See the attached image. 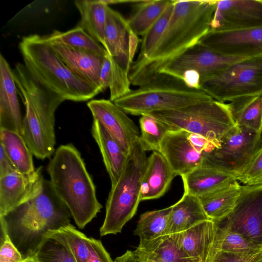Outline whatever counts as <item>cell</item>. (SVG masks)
I'll return each mask as SVG.
<instances>
[{
  "label": "cell",
  "mask_w": 262,
  "mask_h": 262,
  "mask_svg": "<svg viewBox=\"0 0 262 262\" xmlns=\"http://www.w3.org/2000/svg\"><path fill=\"white\" fill-rule=\"evenodd\" d=\"M217 1L175 0L172 14L149 57L129 72L130 83L140 86L169 61L197 43L209 30Z\"/></svg>",
  "instance_id": "1"
},
{
  "label": "cell",
  "mask_w": 262,
  "mask_h": 262,
  "mask_svg": "<svg viewBox=\"0 0 262 262\" xmlns=\"http://www.w3.org/2000/svg\"><path fill=\"white\" fill-rule=\"evenodd\" d=\"M71 212L50 181L44 178L30 199L0 216L3 235H7L23 258L35 254L47 233L71 224Z\"/></svg>",
  "instance_id": "2"
},
{
  "label": "cell",
  "mask_w": 262,
  "mask_h": 262,
  "mask_svg": "<svg viewBox=\"0 0 262 262\" xmlns=\"http://www.w3.org/2000/svg\"><path fill=\"white\" fill-rule=\"evenodd\" d=\"M47 170L55 192L79 228L83 229L100 212L102 206L80 152L72 144L59 146Z\"/></svg>",
  "instance_id": "3"
},
{
  "label": "cell",
  "mask_w": 262,
  "mask_h": 262,
  "mask_svg": "<svg viewBox=\"0 0 262 262\" xmlns=\"http://www.w3.org/2000/svg\"><path fill=\"white\" fill-rule=\"evenodd\" d=\"M13 72L26 109L22 136L36 158L48 157L55 151V111L65 100L35 80L23 63L16 64Z\"/></svg>",
  "instance_id": "4"
},
{
  "label": "cell",
  "mask_w": 262,
  "mask_h": 262,
  "mask_svg": "<svg viewBox=\"0 0 262 262\" xmlns=\"http://www.w3.org/2000/svg\"><path fill=\"white\" fill-rule=\"evenodd\" d=\"M19 48L24 64L33 78L64 100L84 101L100 93L74 73L42 36L23 37Z\"/></svg>",
  "instance_id": "5"
},
{
  "label": "cell",
  "mask_w": 262,
  "mask_h": 262,
  "mask_svg": "<svg viewBox=\"0 0 262 262\" xmlns=\"http://www.w3.org/2000/svg\"><path fill=\"white\" fill-rule=\"evenodd\" d=\"M211 98L201 89L189 88L180 79L158 73L146 83L113 102L126 114L141 116L180 109Z\"/></svg>",
  "instance_id": "6"
},
{
  "label": "cell",
  "mask_w": 262,
  "mask_h": 262,
  "mask_svg": "<svg viewBox=\"0 0 262 262\" xmlns=\"http://www.w3.org/2000/svg\"><path fill=\"white\" fill-rule=\"evenodd\" d=\"M148 157L140 139L129 152L121 174L112 186L106 203L101 236L120 233L125 224L136 214Z\"/></svg>",
  "instance_id": "7"
},
{
  "label": "cell",
  "mask_w": 262,
  "mask_h": 262,
  "mask_svg": "<svg viewBox=\"0 0 262 262\" xmlns=\"http://www.w3.org/2000/svg\"><path fill=\"white\" fill-rule=\"evenodd\" d=\"M147 114L166 123L171 130L183 129L202 136L216 147L235 125L228 103L212 98L180 109Z\"/></svg>",
  "instance_id": "8"
},
{
  "label": "cell",
  "mask_w": 262,
  "mask_h": 262,
  "mask_svg": "<svg viewBox=\"0 0 262 262\" xmlns=\"http://www.w3.org/2000/svg\"><path fill=\"white\" fill-rule=\"evenodd\" d=\"M200 89L220 102L262 97V57L246 58L200 77Z\"/></svg>",
  "instance_id": "9"
},
{
  "label": "cell",
  "mask_w": 262,
  "mask_h": 262,
  "mask_svg": "<svg viewBox=\"0 0 262 262\" xmlns=\"http://www.w3.org/2000/svg\"><path fill=\"white\" fill-rule=\"evenodd\" d=\"M262 146V133L235 125L218 147L205 152L201 166L237 178L241 176Z\"/></svg>",
  "instance_id": "10"
},
{
  "label": "cell",
  "mask_w": 262,
  "mask_h": 262,
  "mask_svg": "<svg viewBox=\"0 0 262 262\" xmlns=\"http://www.w3.org/2000/svg\"><path fill=\"white\" fill-rule=\"evenodd\" d=\"M212 221L217 227L237 233L262 248V184L242 186L231 212Z\"/></svg>",
  "instance_id": "11"
},
{
  "label": "cell",
  "mask_w": 262,
  "mask_h": 262,
  "mask_svg": "<svg viewBox=\"0 0 262 262\" xmlns=\"http://www.w3.org/2000/svg\"><path fill=\"white\" fill-rule=\"evenodd\" d=\"M245 59L223 54L198 42L169 61L159 73L181 79L185 72L193 71L201 77L222 71Z\"/></svg>",
  "instance_id": "12"
},
{
  "label": "cell",
  "mask_w": 262,
  "mask_h": 262,
  "mask_svg": "<svg viewBox=\"0 0 262 262\" xmlns=\"http://www.w3.org/2000/svg\"><path fill=\"white\" fill-rule=\"evenodd\" d=\"M199 42L229 56L261 57L262 26L227 31L209 30Z\"/></svg>",
  "instance_id": "13"
},
{
  "label": "cell",
  "mask_w": 262,
  "mask_h": 262,
  "mask_svg": "<svg viewBox=\"0 0 262 262\" xmlns=\"http://www.w3.org/2000/svg\"><path fill=\"white\" fill-rule=\"evenodd\" d=\"M140 40L130 29L127 20L108 6L104 48L108 55L128 72Z\"/></svg>",
  "instance_id": "14"
},
{
  "label": "cell",
  "mask_w": 262,
  "mask_h": 262,
  "mask_svg": "<svg viewBox=\"0 0 262 262\" xmlns=\"http://www.w3.org/2000/svg\"><path fill=\"white\" fill-rule=\"evenodd\" d=\"M93 119L98 120L129 154L139 140L138 127L127 114L110 100L94 99L87 103Z\"/></svg>",
  "instance_id": "15"
},
{
  "label": "cell",
  "mask_w": 262,
  "mask_h": 262,
  "mask_svg": "<svg viewBox=\"0 0 262 262\" xmlns=\"http://www.w3.org/2000/svg\"><path fill=\"white\" fill-rule=\"evenodd\" d=\"M262 26V0L217 1L210 29L239 30Z\"/></svg>",
  "instance_id": "16"
},
{
  "label": "cell",
  "mask_w": 262,
  "mask_h": 262,
  "mask_svg": "<svg viewBox=\"0 0 262 262\" xmlns=\"http://www.w3.org/2000/svg\"><path fill=\"white\" fill-rule=\"evenodd\" d=\"M189 132L183 129L169 130L163 138L160 151L176 176H183L201 166L204 152L191 143Z\"/></svg>",
  "instance_id": "17"
},
{
  "label": "cell",
  "mask_w": 262,
  "mask_h": 262,
  "mask_svg": "<svg viewBox=\"0 0 262 262\" xmlns=\"http://www.w3.org/2000/svg\"><path fill=\"white\" fill-rule=\"evenodd\" d=\"M42 167L30 174L17 171L0 177V216L32 198L40 188L44 178Z\"/></svg>",
  "instance_id": "18"
},
{
  "label": "cell",
  "mask_w": 262,
  "mask_h": 262,
  "mask_svg": "<svg viewBox=\"0 0 262 262\" xmlns=\"http://www.w3.org/2000/svg\"><path fill=\"white\" fill-rule=\"evenodd\" d=\"M13 70L0 55V128L17 132L22 135L23 118L17 97Z\"/></svg>",
  "instance_id": "19"
},
{
  "label": "cell",
  "mask_w": 262,
  "mask_h": 262,
  "mask_svg": "<svg viewBox=\"0 0 262 262\" xmlns=\"http://www.w3.org/2000/svg\"><path fill=\"white\" fill-rule=\"evenodd\" d=\"M49 44L74 73L101 93L100 74L105 57L70 47Z\"/></svg>",
  "instance_id": "20"
},
{
  "label": "cell",
  "mask_w": 262,
  "mask_h": 262,
  "mask_svg": "<svg viewBox=\"0 0 262 262\" xmlns=\"http://www.w3.org/2000/svg\"><path fill=\"white\" fill-rule=\"evenodd\" d=\"M215 231L214 222L209 220L187 230L172 234L181 247L194 262H210Z\"/></svg>",
  "instance_id": "21"
},
{
  "label": "cell",
  "mask_w": 262,
  "mask_h": 262,
  "mask_svg": "<svg viewBox=\"0 0 262 262\" xmlns=\"http://www.w3.org/2000/svg\"><path fill=\"white\" fill-rule=\"evenodd\" d=\"M176 174L165 158L159 151H152L142 182L141 201L158 199L168 190Z\"/></svg>",
  "instance_id": "22"
},
{
  "label": "cell",
  "mask_w": 262,
  "mask_h": 262,
  "mask_svg": "<svg viewBox=\"0 0 262 262\" xmlns=\"http://www.w3.org/2000/svg\"><path fill=\"white\" fill-rule=\"evenodd\" d=\"M91 132L100 149L113 186L118 181L129 154L125 151L103 125L96 119H93Z\"/></svg>",
  "instance_id": "23"
},
{
  "label": "cell",
  "mask_w": 262,
  "mask_h": 262,
  "mask_svg": "<svg viewBox=\"0 0 262 262\" xmlns=\"http://www.w3.org/2000/svg\"><path fill=\"white\" fill-rule=\"evenodd\" d=\"M134 252L140 262H194L181 247L172 234L140 243Z\"/></svg>",
  "instance_id": "24"
},
{
  "label": "cell",
  "mask_w": 262,
  "mask_h": 262,
  "mask_svg": "<svg viewBox=\"0 0 262 262\" xmlns=\"http://www.w3.org/2000/svg\"><path fill=\"white\" fill-rule=\"evenodd\" d=\"M209 220L211 219L206 214L199 197L184 193L181 199L171 206L164 235L187 230Z\"/></svg>",
  "instance_id": "25"
},
{
  "label": "cell",
  "mask_w": 262,
  "mask_h": 262,
  "mask_svg": "<svg viewBox=\"0 0 262 262\" xmlns=\"http://www.w3.org/2000/svg\"><path fill=\"white\" fill-rule=\"evenodd\" d=\"M181 177L184 193L198 197L237 181L232 176L201 166Z\"/></svg>",
  "instance_id": "26"
},
{
  "label": "cell",
  "mask_w": 262,
  "mask_h": 262,
  "mask_svg": "<svg viewBox=\"0 0 262 262\" xmlns=\"http://www.w3.org/2000/svg\"><path fill=\"white\" fill-rule=\"evenodd\" d=\"M74 3L80 15V20L77 26L83 28L104 47L108 6L104 0H77Z\"/></svg>",
  "instance_id": "27"
},
{
  "label": "cell",
  "mask_w": 262,
  "mask_h": 262,
  "mask_svg": "<svg viewBox=\"0 0 262 262\" xmlns=\"http://www.w3.org/2000/svg\"><path fill=\"white\" fill-rule=\"evenodd\" d=\"M241 190L242 186L236 181L199 197L208 217L216 221L227 215L233 208Z\"/></svg>",
  "instance_id": "28"
},
{
  "label": "cell",
  "mask_w": 262,
  "mask_h": 262,
  "mask_svg": "<svg viewBox=\"0 0 262 262\" xmlns=\"http://www.w3.org/2000/svg\"><path fill=\"white\" fill-rule=\"evenodd\" d=\"M0 145L18 172L27 174L35 170L33 154L21 134L0 128Z\"/></svg>",
  "instance_id": "29"
},
{
  "label": "cell",
  "mask_w": 262,
  "mask_h": 262,
  "mask_svg": "<svg viewBox=\"0 0 262 262\" xmlns=\"http://www.w3.org/2000/svg\"><path fill=\"white\" fill-rule=\"evenodd\" d=\"M50 44L70 47L106 57L108 54L99 42L89 35L83 28L77 26L67 31H53L51 34L42 36Z\"/></svg>",
  "instance_id": "30"
},
{
  "label": "cell",
  "mask_w": 262,
  "mask_h": 262,
  "mask_svg": "<svg viewBox=\"0 0 262 262\" xmlns=\"http://www.w3.org/2000/svg\"><path fill=\"white\" fill-rule=\"evenodd\" d=\"M235 125L262 133V97H245L228 103Z\"/></svg>",
  "instance_id": "31"
},
{
  "label": "cell",
  "mask_w": 262,
  "mask_h": 262,
  "mask_svg": "<svg viewBox=\"0 0 262 262\" xmlns=\"http://www.w3.org/2000/svg\"><path fill=\"white\" fill-rule=\"evenodd\" d=\"M171 0L137 1L134 12L127 19L132 31L143 36L162 14Z\"/></svg>",
  "instance_id": "32"
},
{
  "label": "cell",
  "mask_w": 262,
  "mask_h": 262,
  "mask_svg": "<svg viewBox=\"0 0 262 262\" xmlns=\"http://www.w3.org/2000/svg\"><path fill=\"white\" fill-rule=\"evenodd\" d=\"M35 254L38 262H76L59 230L47 233Z\"/></svg>",
  "instance_id": "33"
},
{
  "label": "cell",
  "mask_w": 262,
  "mask_h": 262,
  "mask_svg": "<svg viewBox=\"0 0 262 262\" xmlns=\"http://www.w3.org/2000/svg\"><path fill=\"white\" fill-rule=\"evenodd\" d=\"M171 206L146 211L140 215L134 234L140 237V243H145L164 235Z\"/></svg>",
  "instance_id": "34"
},
{
  "label": "cell",
  "mask_w": 262,
  "mask_h": 262,
  "mask_svg": "<svg viewBox=\"0 0 262 262\" xmlns=\"http://www.w3.org/2000/svg\"><path fill=\"white\" fill-rule=\"evenodd\" d=\"M174 1L171 0L162 14L143 36L137 58L132 64H140L149 57L167 26L173 12Z\"/></svg>",
  "instance_id": "35"
},
{
  "label": "cell",
  "mask_w": 262,
  "mask_h": 262,
  "mask_svg": "<svg viewBox=\"0 0 262 262\" xmlns=\"http://www.w3.org/2000/svg\"><path fill=\"white\" fill-rule=\"evenodd\" d=\"M141 130L140 141L146 151H159L161 143L171 128L166 123L149 114H143L139 119Z\"/></svg>",
  "instance_id": "36"
},
{
  "label": "cell",
  "mask_w": 262,
  "mask_h": 262,
  "mask_svg": "<svg viewBox=\"0 0 262 262\" xmlns=\"http://www.w3.org/2000/svg\"><path fill=\"white\" fill-rule=\"evenodd\" d=\"M215 226L216 231L213 250L236 253H251L262 250V248L242 235Z\"/></svg>",
  "instance_id": "37"
},
{
  "label": "cell",
  "mask_w": 262,
  "mask_h": 262,
  "mask_svg": "<svg viewBox=\"0 0 262 262\" xmlns=\"http://www.w3.org/2000/svg\"><path fill=\"white\" fill-rule=\"evenodd\" d=\"M59 230L64 236L76 262H88V249L86 244L88 237L72 224Z\"/></svg>",
  "instance_id": "38"
},
{
  "label": "cell",
  "mask_w": 262,
  "mask_h": 262,
  "mask_svg": "<svg viewBox=\"0 0 262 262\" xmlns=\"http://www.w3.org/2000/svg\"><path fill=\"white\" fill-rule=\"evenodd\" d=\"M109 56V55H108ZM111 71L109 89L110 100L114 102L131 91L129 72L123 69L110 56Z\"/></svg>",
  "instance_id": "39"
},
{
  "label": "cell",
  "mask_w": 262,
  "mask_h": 262,
  "mask_svg": "<svg viewBox=\"0 0 262 262\" xmlns=\"http://www.w3.org/2000/svg\"><path fill=\"white\" fill-rule=\"evenodd\" d=\"M236 180L246 185L262 184V146L244 173Z\"/></svg>",
  "instance_id": "40"
},
{
  "label": "cell",
  "mask_w": 262,
  "mask_h": 262,
  "mask_svg": "<svg viewBox=\"0 0 262 262\" xmlns=\"http://www.w3.org/2000/svg\"><path fill=\"white\" fill-rule=\"evenodd\" d=\"M261 254L262 250L251 253H236L213 250L210 262H254Z\"/></svg>",
  "instance_id": "41"
},
{
  "label": "cell",
  "mask_w": 262,
  "mask_h": 262,
  "mask_svg": "<svg viewBox=\"0 0 262 262\" xmlns=\"http://www.w3.org/2000/svg\"><path fill=\"white\" fill-rule=\"evenodd\" d=\"M88 262H114L100 240L88 237Z\"/></svg>",
  "instance_id": "42"
},
{
  "label": "cell",
  "mask_w": 262,
  "mask_h": 262,
  "mask_svg": "<svg viewBox=\"0 0 262 262\" xmlns=\"http://www.w3.org/2000/svg\"><path fill=\"white\" fill-rule=\"evenodd\" d=\"M0 249V262H18L23 258L7 235H3Z\"/></svg>",
  "instance_id": "43"
},
{
  "label": "cell",
  "mask_w": 262,
  "mask_h": 262,
  "mask_svg": "<svg viewBox=\"0 0 262 262\" xmlns=\"http://www.w3.org/2000/svg\"><path fill=\"white\" fill-rule=\"evenodd\" d=\"M111 71V63L110 57L107 55L104 60L100 74L99 83L101 92H104L109 88Z\"/></svg>",
  "instance_id": "44"
},
{
  "label": "cell",
  "mask_w": 262,
  "mask_h": 262,
  "mask_svg": "<svg viewBox=\"0 0 262 262\" xmlns=\"http://www.w3.org/2000/svg\"><path fill=\"white\" fill-rule=\"evenodd\" d=\"M17 171L7 155L3 147L0 145V177Z\"/></svg>",
  "instance_id": "45"
},
{
  "label": "cell",
  "mask_w": 262,
  "mask_h": 262,
  "mask_svg": "<svg viewBox=\"0 0 262 262\" xmlns=\"http://www.w3.org/2000/svg\"><path fill=\"white\" fill-rule=\"evenodd\" d=\"M114 262H140L134 251L127 250L121 256L117 257Z\"/></svg>",
  "instance_id": "46"
},
{
  "label": "cell",
  "mask_w": 262,
  "mask_h": 262,
  "mask_svg": "<svg viewBox=\"0 0 262 262\" xmlns=\"http://www.w3.org/2000/svg\"><path fill=\"white\" fill-rule=\"evenodd\" d=\"M18 262H38L36 254L23 258Z\"/></svg>",
  "instance_id": "47"
},
{
  "label": "cell",
  "mask_w": 262,
  "mask_h": 262,
  "mask_svg": "<svg viewBox=\"0 0 262 262\" xmlns=\"http://www.w3.org/2000/svg\"><path fill=\"white\" fill-rule=\"evenodd\" d=\"M254 262H262V254L260 256V257L256 260H255Z\"/></svg>",
  "instance_id": "48"
}]
</instances>
